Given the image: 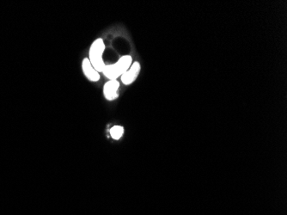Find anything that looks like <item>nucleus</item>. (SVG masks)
<instances>
[{
    "instance_id": "39448f33",
    "label": "nucleus",
    "mask_w": 287,
    "mask_h": 215,
    "mask_svg": "<svg viewBox=\"0 0 287 215\" xmlns=\"http://www.w3.org/2000/svg\"><path fill=\"white\" fill-rule=\"evenodd\" d=\"M82 70L85 77L90 82H97L100 80V74L94 69L93 66L90 63L89 59L85 58L82 61Z\"/></svg>"
},
{
    "instance_id": "423d86ee",
    "label": "nucleus",
    "mask_w": 287,
    "mask_h": 215,
    "mask_svg": "<svg viewBox=\"0 0 287 215\" xmlns=\"http://www.w3.org/2000/svg\"><path fill=\"white\" fill-rule=\"evenodd\" d=\"M124 133V128L121 126H115L110 129V136L114 140H120Z\"/></svg>"
},
{
    "instance_id": "7ed1b4c3",
    "label": "nucleus",
    "mask_w": 287,
    "mask_h": 215,
    "mask_svg": "<svg viewBox=\"0 0 287 215\" xmlns=\"http://www.w3.org/2000/svg\"><path fill=\"white\" fill-rule=\"evenodd\" d=\"M140 71H141V66H140V62L135 61L132 64L130 68L120 77L121 82L125 86H130L134 83L135 80L137 79L139 75H140Z\"/></svg>"
},
{
    "instance_id": "20e7f679",
    "label": "nucleus",
    "mask_w": 287,
    "mask_h": 215,
    "mask_svg": "<svg viewBox=\"0 0 287 215\" xmlns=\"http://www.w3.org/2000/svg\"><path fill=\"white\" fill-rule=\"evenodd\" d=\"M120 83L117 80H109L103 86V96L108 101H114L119 97Z\"/></svg>"
},
{
    "instance_id": "f03ea898",
    "label": "nucleus",
    "mask_w": 287,
    "mask_h": 215,
    "mask_svg": "<svg viewBox=\"0 0 287 215\" xmlns=\"http://www.w3.org/2000/svg\"><path fill=\"white\" fill-rule=\"evenodd\" d=\"M104 50H105V44H104L103 40L101 38L95 40L89 50V58L88 59L93 66L94 69L96 70L97 72H102L104 67L106 66L104 63L103 59H102Z\"/></svg>"
},
{
    "instance_id": "f257e3e1",
    "label": "nucleus",
    "mask_w": 287,
    "mask_h": 215,
    "mask_svg": "<svg viewBox=\"0 0 287 215\" xmlns=\"http://www.w3.org/2000/svg\"><path fill=\"white\" fill-rule=\"evenodd\" d=\"M133 64V58L131 56H124L120 57V60L112 65H106L104 67L102 73L104 76L110 80H117L121 77Z\"/></svg>"
}]
</instances>
